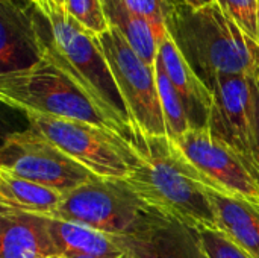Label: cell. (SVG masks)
Instances as JSON below:
<instances>
[{"instance_id":"18","label":"cell","mask_w":259,"mask_h":258,"mask_svg":"<svg viewBox=\"0 0 259 258\" xmlns=\"http://www.w3.org/2000/svg\"><path fill=\"white\" fill-rule=\"evenodd\" d=\"M102 5L109 27L115 29L147 65L155 67L159 40L149 21L134 12L124 0H102Z\"/></svg>"},{"instance_id":"12","label":"cell","mask_w":259,"mask_h":258,"mask_svg":"<svg viewBox=\"0 0 259 258\" xmlns=\"http://www.w3.org/2000/svg\"><path fill=\"white\" fill-rule=\"evenodd\" d=\"M127 258H209L196 230L149 213L129 236H114Z\"/></svg>"},{"instance_id":"9","label":"cell","mask_w":259,"mask_h":258,"mask_svg":"<svg viewBox=\"0 0 259 258\" xmlns=\"http://www.w3.org/2000/svg\"><path fill=\"white\" fill-rule=\"evenodd\" d=\"M214 105L208 131L228 144L259 176V85L240 75H222L211 85Z\"/></svg>"},{"instance_id":"8","label":"cell","mask_w":259,"mask_h":258,"mask_svg":"<svg viewBox=\"0 0 259 258\" xmlns=\"http://www.w3.org/2000/svg\"><path fill=\"white\" fill-rule=\"evenodd\" d=\"M0 169L65 195L97 178L32 126L3 138Z\"/></svg>"},{"instance_id":"25","label":"cell","mask_w":259,"mask_h":258,"mask_svg":"<svg viewBox=\"0 0 259 258\" xmlns=\"http://www.w3.org/2000/svg\"><path fill=\"white\" fill-rule=\"evenodd\" d=\"M170 5H188L193 8H202L209 3H214L215 0H168Z\"/></svg>"},{"instance_id":"27","label":"cell","mask_w":259,"mask_h":258,"mask_svg":"<svg viewBox=\"0 0 259 258\" xmlns=\"http://www.w3.org/2000/svg\"><path fill=\"white\" fill-rule=\"evenodd\" d=\"M258 163H259V96H258Z\"/></svg>"},{"instance_id":"19","label":"cell","mask_w":259,"mask_h":258,"mask_svg":"<svg viewBox=\"0 0 259 258\" xmlns=\"http://www.w3.org/2000/svg\"><path fill=\"white\" fill-rule=\"evenodd\" d=\"M155 73H156V84H158V93H159L161 108L165 122L167 137L175 141L191 129L188 114L184 106V102L181 100L170 78L167 76L159 58H156Z\"/></svg>"},{"instance_id":"7","label":"cell","mask_w":259,"mask_h":258,"mask_svg":"<svg viewBox=\"0 0 259 258\" xmlns=\"http://www.w3.org/2000/svg\"><path fill=\"white\" fill-rule=\"evenodd\" d=\"M118 91L138 138L167 137L155 67L147 65L112 27L99 35Z\"/></svg>"},{"instance_id":"29","label":"cell","mask_w":259,"mask_h":258,"mask_svg":"<svg viewBox=\"0 0 259 258\" xmlns=\"http://www.w3.org/2000/svg\"><path fill=\"white\" fill-rule=\"evenodd\" d=\"M61 258H62V257H61Z\"/></svg>"},{"instance_id":"13","label":"cell","mask_w":259,"mask_h":258,"mask_svg":"<svg viewBox=\"0 0 259 258\" xmlns=\"http://www.w3.org/2000/svg\"><path fill=\"white\" fill-rule=\"evenodd\" d=\"M158 58L184 102L191 129H208L214 105L212 90L194 73L168 33L159 43Z\"/></svg>"},{"instance_id":"5","label":"cell","mask_w":259,"mask_h":258,"mask_svg":"<svg viewBox=\"0 0 259 258\" xmlns=\"http://www.w3.org/2000/svg\"><path fill=\"white\" fill-rule=\"evenodd\" d=\"M24 116L29 126L46 135L97 178L124 179L141 161L144 149L115 132L80 120L33 113Z\"/></svg>"},{"instance_id":"28","label":"cell","mask_w":259,"mask_h":258,"mask_svg":"<svg viewBox=\"0 0 259 258\" xmlns=\"http://www.w3.org/2000/svg\"><path fill=\"white\" fill-rule=\"evenodd\" d=\"M50 258H61V257H50Z\"/></svg>"},{"instance_id":"21","label":"cell","mask_w":259,"mask_h":258,"mask_svg":"<svg viewBox=\"0 0 259 258\" xmlns=\"http://www.w3.org/2000/svg\"><path fill=\"white\" fill-rule=\"evenodd\" d=\"M200 243L209 258H253L244 251L229 234L222 230H196Z\"/></svg>"},{"instance_id":"17","label":"cell","mask_w":259,"mask_h":258,"mask_svg":"<svg viewBox=\"0 0 259 258\" xmlns=\"http://www.w3.org/2000/svg\"><path fill=\"white\" fill-rule=\"evenodd\" d=\"M206 192L214 207L220 230L229 234L244 251L259 258V213L243 201L228 196L211 186Z\"/></svg>"},{"instance_id":"10","label":"cell","mask_w":259,"mask_h":258,"mask_svg":"<svg viewBox=\"0 0 259 258\" xmlns=\"http://www.w3.org/2000/svg\"><path fill=\"white\" fill-rule=\"evenodd\" d=\"M175 143L208 186L259 213V176L228 144L208 129H190Z\"/></svg>"},{"instance_id":"16","label":"cell","mask_w":259,"mask_h":258,"mask_svg":"<svg viewBox=\"0 0 259 258\" xmlns=\"http://www.w3.org/2000/svg\"><path fill=\"white\" fill-rule=\"evenodd\" d=\"M65 193L0 169V210L52 217Z\"/></svg>"},{"instance_id":"2","label":"cell","mask_w":259,"mask_h":258,"mask_svg":"<svg viewBox=\"0 0 259 258\" xmlns=\"http://www.w3.org/2000/svg\"><path fill=\"white\" fill-rule=\"evenodd\" d=\"M137 169L123 181L155 213L193 230H220L205 179L168 137L144 138Z\"/></svg>"},{"instance_id":"4","label":"cell","mask_w":259,"mask_h":258,"mask_svg":"<svg viewBox=\"0 0 259 258\" xmlns=\"http://www.w3.org/2000/svg\"><path fill=\"white\" fill-rule=\"evenodd\" d=\"M0 99L23 114L33 113L96 125L144 149L132 129L105 113L73 78L46 58L27 70L0 75Z\"/></svg>"},{"instance_id":"1","label":"cell","mask_w":259,"mask_h":258,"mask_svg":"<svg viewBox=\"0 0 259 258\" xmlns=\"http://www.w3.org/2000/svg\"><path fill=\"white\" fill-rule=\"evenodd\" d=\"M165 27L190 67L209 88L222 75L246 76L259 85V43L217 2L202 8L171 5Z\"/></svg>"},{"instance_id":"6","label":"cell","mask_w":259,"mask_h":258,"mask_svg":"<svg viewBox=\"0 0 259 258\" xmlns=\"http://www.w3.org/2000/svg\"><path fill=\"white\" fill-rule=\"evenodd\" d=\"M153 213L123 179L94 178L68 192L53 219L80 224L109 236H129Z\"/></svg>"},{"instance_id":"23","label":"cell","mask_w":259,"mask_h":258,"mask_svg":"<svg viewBox=\"0 0 259 258\" xmlns=\"http://www.w3.org/2000/svg\"><path fill=\"white\" fill-rule=\"evenodd\" d=\"M127 6L146 18L149 24L152 26L153 32L156 33L159 43L165 38L167 35V27H165V20L167 14L171 8L168 0H124Z\"/></svg>"},{"instance_id":"24","label":"cell","mask_w":259,"mask_h":258,"mask_svg":"<svg viewBox=\"0 0 259 258\" xmlns=\"http://www.w3.org/2000/svg\"><path fill=\"white\" fill-rule=\"evenodd\" d=\"M15 2H18V3H21V5H24V6H33V8H36L42 15H46L47 9L50 8L49 0H15Z\"/></svg>"},{"instance_id":"22","label":"cell","mask_w":259,"mask_h":258,"mask_svg":"<svg viewBox=\"0 0 259 258\" xmlns=\"http://www.w3.org/2000/svg\"><path fill=\"white\" fill-rule=\"evenodd\" d=\"M246 33L259 43V0H215Z\"/></svg>"},{"instance_id":"20","label":"cell","mask_w":259,"mask_h":258,"mask_svg":"<svg viewBox=\"0 0 259 258\" xmlns=\"http://www.w3.org/2000/svg\"><path fill=\"white\" fill-rule=\"evenodd\" d=\"M62 8L68 15L97 36L109 29L102 0H64Z\"/></svg>"},{"instance_id":"3","label":"cell","mask_w":259,"mask_h":258,"mask_svg":"<svg viewBox=\"0 0 259 258\" xmlns=\"http://www.w3.org/2000/svg\"><path fill=\"white\" fill-rule=\"evenodd\" d=\"M41 35L44 58L73 78L105 113L135 132L99 36L56 5L42 15Z\"/></svg>"},{"instance_id":"15","label":"cell","mask_w":259,"mask_h":258,"mask_svg":"<svg viewBox=\"0 0 259 258\" xmlns=\"http://www.w3.org/2000/svg\"><path fill=\"white\" fill-rule=\"evenodd\" d=\"M49 233L62 258H127L114 236L94 228L47 217Z\"/></svg>"},{"instance_id":"26","label":"cell","mask_w":259,"mask_h":258,"mask_svg":"<svg viewBox=\"0 0 259 258\" xmlns=\"http://www.w3.org/2000/svg\"><path fill=\"white\" fill-rule=\"evenodd\" d=\"M50 5H56V6H64V0H49Z\"/></svg>"},{"instance_id":"14","label":"cell","mask_w":259,"mask_h":258,"mask_svg":"<svg viewBox=\"0 0 259 258\" xmlns=\"http://www.w3.org/2000/svg\"><path fill=\"white\" fill-rule=\"evenodd\" d=\"M58 251L47 217L0 210V258H50Z\"/></svg>"},{"instance_id":"11","label":"cell","mask_w":259,"mask_h":258,"mask_svg":"<svg viewBox=\"0 0 259 258\" xmlns=\"http://www.w3.org/2000/svg\"><path fill=\"white\" fill-rule=\"evenodd\" d=\"M42 14L15 0H0V75L33 67L42 58Z\"/></svg>"}]
</instances>
